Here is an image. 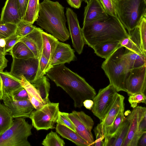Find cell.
<instances>
[{
    "label": "cell",
    "instance_id": "6da1fadb",
    "mask_svg": "<svg viewBox=\"0 0 146 146\" xmlns=\"http://www.w3.org/2000/svg\"><path fill=\"white\" fill-rule=\"evenodd\" d=\"M47 76L62 88L73 99L75 108H81L86 100H93L96 94L94 88L85 80L64 64L52 67Z\"/></svg>",
    "mask_w": 146,
    "mask_h": 146
},
{
    "label": "cell",
    "instance_id": "f546056e",
    "mask_svg": "<svg viewBox=\"0 0 146 146\" xmlns=\"http://www.w3.org/2000/svg\"><path fill=\"white\" fill-rule=\"evenodd\" d=\"M39 9V0H29L25 15L22 20L33 24L37 19Z\"/></svg>",
    "mask_w": 146,
    "mask_h": 146
},
{
    "label": "cell",
    "instance_id": "4dcf8cb0",
    "mask_svg": "<svg viewBox=\"0 0 146 146\" xmlns=\"http://www.w3.org/2000/svg\"><path fill=\"white\" fill-rule=\"evenodd\" d=\"M42 144L44 146H64L65 143L56 133L51 131L47 135Z\"/></svg>",
    "mask_w": 146,
    "mask_h": 146
},
{
    "label": "cell",
    "instance_id": "4fadbf2b",
    "mask_svg": "<svg viewBox=\"0 0 146 146\" xmlns=\"http://www.w3.org/2000/svg\"><path fill=\"white\" fill-rule=\"evenodd\" d=\"M66 15L73 46L78 54H81L85 42L77 15L71 9L68 7Z\"/></svg>",
    "mask_w": 146,
    "mask_h": 146
},
{
    "label": "cell",
    "instance_id": "3957f363",
    "mask_svg": "<svg viewBox=\"0 0 146 146\" xmlns=\"http://www.w3.org/2000/svg\"><path fill=\"white\" fill-rule=\"evenodd\" d=\"M64 7L57 1L43 0L40 3L36 24L58 40L64 42L70 36L66 23Z\"/></svg>",
    "mask_w": 146,
    "mask_h": 146
},
{
    "label": "cell",
    "instance_id": "83f0119b",
    "mask_svg": "<svg viewBox=\"0 0 146 146\" xmlns=\"http://www.w3.org/2000/svg\"><path fill=\"white\" fill-rule=\"evenodd\" d=\"M13 119L11 110L0 102V135L11 126Z\"/></svg>",
    "mask_w": 146,
    "mask_h": 146
},
{
    "label": "cell",
    "instance_id": "52a82bcc",
    "mask_svg": "<svg viewBox=\"0 0 146 146\" xmlns=\"http://www.w3.org/2000/svg\"><path fill=\"white\" fill-rule=\"evenodd\" d=\"M59 111V103L50 102L38 110H33L29 117L32 125L37 131L55 128Z\"/></svg>",
    "mask_w": 146,
    "mask_h": 146
},
{
    "label": "cell",
    "instance_id": "d6a6232c",
    "mask_svg": "<svg viewBox=\"0 0 146 146\" xmlns=\"http://www.w3.org/2000/svg\"><path fill=\"white\" fill-rule=\"evenodd\" d=\"M51 68L48 60L42 53L34 82L44 76Z\"/></svg>",
    "mask_w": 146,
    "mask_h": 146
},
{
    "label": "cell",
    "instance_id": "1f68e13d",
    "mask_svg": "<svg viewBox=\"0 0 146 146\" xmlns=\"http://www.w3.org/2000/svg\"><path fill=\"white\" fill-rule=\"evenodd\" d=\"M17 24L0 22V38L6 39L16 33Z\"/></svg>",
    "mask_w": 146,
    "mask_h": 146
},
{
    "label": "cell",
    "instance_id": "2e32d148",
    "mask_svg": "<svg viewBox=\"0 0 146 146\" xmlns=\"http://www.w3.org/2000/svg\"><path fill=\"white\" fill-rule=\"evenodd\" d=\"M124 99L123 96L117 93L111 107L100 123L105 136L107 135L117 115L121 110H124Z\"/></svg>",
    "mask_w": 146,
    "mask_h": 146
},
{
    "label": "cell",
    "instance_id": "9c48e42d",
    "mask_svg": "<svg viewBox=\"0 0 146 146\" xmlns=\"http://www.w3.org/2000/svg\"><path fill=\"white\" fill-rule=\"evenodd\" d=\"M39 61L35 58L27 59L13 58L10 73L19 79L23 75L31 84L33 83L36 76Z\"/></svg>",
    "mask_w": 146,
    "mask_h": 146
},
{
    "label": "cell",
    "instance_id": "7402d4cb",
    "mask_svg": "<svg viewBox=\"0 0 146 146\" xmlns=\"http://www.w3.org/2000/svg\"><path fill=\"white\" fill-rule=\"evenodd\" d=\"M42 53L48 60L51 66V62L58 40L51 34L43 31L42 32Z\"/></svg>",
    "mask_w": 146,
    "mask_h": 146
},
{
    "label": "cell",
    "instance_id": "816d5d0a",
    "mask_svg": "<svg viewBox=\"0 0 146 146\" xmlns=\"http://www.w3.org/2000/svg\"><path fill=\"white\" fill-rule=\"evenodd\" d=\"M6 54H7L5 52L4 50L0 47V55L5 56Z\"/></svg>",
    "mask_w": 146,
    "mask_h": 146
},
{
    "label": "cell",
    "instance_id": "e0dca14e",
    "mask_svg": "<svg viewBox=\"0 0 146 146\" xmlns=\"http://www.w3.org/2000/svg\"><path fill=\"white\" fill-rule=\"evenodd\" d=\"M42 29L36 27L32 32L22 37L20 40L27 46L39 61L42 54Z\"/></svg>",
    "mask_w": 146,
    "mask_h": 146
},
{
    "label": "cell",
    "instance_id": "7bdbcfd3",
    "mask_svg": "<svg viewBox=\"0 0 146 146\" xmlns=\"http://www.w3.org/2000/svg\"><path fill=\"white\" fill-rule=\"evenodd\" d=\"M13 97L14 100H29L27 92L23 87L15 92Z\"/></svg>",
    "mask_w": 146,
    "mask_h": 146
},
{
    "label": "cell",
    "instance_id": "7c38bea8",
    "mask_svg": "<svg viewBox=\"0 0 146 146\" xmlns=\"http://www.w3.org/2000/svg\"><path fill=\"white\" fill-rule=\"evenodd\" d=\"M146 64L130 69L126 78L125 86L128 95L144 93L146 87Z\"/></svg>",
    "mask_w": 146,
    "mask_h": 146
},
{
    "label": "cell",
    "instance_id": "b9f144b4",
    "mask_svg": "<svg viewBox=\"0 0 146 146\" xmlns=\"http://www.w3.org/2000/svg\"><path fill=\"white\" fill-rule=\"evenodd\" d=\"M94 131L96 137L94 141L95 146H104L105 135L102 131L101 125L98 124L94 129Z\"/></svg>",
    "mask_w": 146,
    "mask_h": 146
},
{
    "label": "cell",
    "instance_id": "9a60e30c",
    "mask_svg": "<svg viewBox=\"0 0 146 146\" xmlns=\"http://www.w3.org/2000/svg\"><path fill=\"white\" fill-rule=\"evenodd\" d=\"M2 100L5 105L11 111L13 118H29L35 109L29 100H14L13 96H9Z\"/></svg>",
    "mask_w": 146,
    "mask_h": 146
},
{
    "label": "cell",
    "instance_id": "30bf717a",
    "mask_svg": "<svg viewBox=\"0 0 146 146\" xmlns=\"http://www.w3.org/2000/svg\"><path fill=\"white\" fill-rule=\"evenodd\" d=\"M68 115L74 125L76 132L91 146L94 145L92 132L94 123L91 117L82 111L74 110Z\"/></svg>",
    "mask_w": 146,
    "mask_h": 146
},
{
    "label": "cell",
    "instance_id": "681fc988",
    "mask_svg": "<svg viewBox=\"0 0 146 146\" xmlns=\"http://www.w3.org/2000/svg\"><path fill=\"white\" fill-rule=\"evenodd\" d=\"M138 145L140 146H146V133H143L140 139ZM140 140V139H139Z\"/></svg>",
    "mask_w": 146,
    "mask_h": 146
},
{
    "label": "cell",
    "instance_id": "c3c4849f",
    "mask_svg": "<svg viewBox=\"0 0 146 146\" xmlns=\"http://www.w3.org/2000/svg\"><path fill=\"white\" fill-rule=\"evenodd\" d=\"M93 104V102L92 100L87 99L84 100L83 102V105L87 109L91 110Z\"/></svg>",
    "mask_w": 146,
    "mask_h": 146
},
{
    "label": "cell",
    "instance_id": "44dd1931",
    "mask_svg": "<svg viewBox=\"0 0 146 146\" xmlns=\"http://www.w3.org/2000/svg\"><path fill=\"white\" fill-rule=\"evenodd\" d=\"M129 37L143 53H146V16L139 25L129 33Z\"/></svg>",
    "mask_w": 146,
    "mask_h": 146
},
{
    "label": "cell",
    "instance_id": "f6af8a7d",
    "mask_svg": "<svg viewBox=\"0 0 146 146\" xmlns=\"http://www.w3.org/2000/svg\"><path fill=\"white\" fill-rule=\"evenodd\" d=\"M29 100L36 110H38L45 104L34 96L28 95Z\"/></svg>",
    "mask_w": 146,
    "mask_h": 146
},
{
    "label": "cell",
    "instance_id": "f5cc1de1",
    "mask_svg": "<svg viewBox=\"0 0 146 146\" xmlns=\"http://www.w3.org/2000/svg\"><path fill=\"white\" fill-rule=\"evenodd\" d=\"M91 0H84V1L88 4L90 2Z\"/></svg>",
    "mask_w": 146,
    "mask_h": 146
},
{
    "label": "cell",
    "instance_id": "8d00e7d4",
    "mask_svg": "<svg viewBox=\"0 0 146 146\" xmlns=\"http://www.w3.org/2000/svg\"><path fill=\"white\" fill-rule=\"evenodd\" d=\"M99 0L109 15L119 19L113 0Z\"/></svg>",
    "mask_w": 146,
    "mask_h": 146
},
{
    "label": "cell",
    "instance_id": "ee69618b",
    "mask_svg": "<svg viewBox=\"0 0 146 146\" xmlns=\"http://www.w3.org/2000/svg\"><path fill=\"white\" fill-rule=\"evenodd\" d=\"M29 0H18L19 13L21 20L25 15Z\"/></svg>",
    "mask_w": 146,
    "mask_h": 146
},
{
    "label": "cell",
    "instance_id": "277c9868",
    "mask_svg": "<svg viewBox=\"0 0 146 146\" xmlns=\"http://www.w3.org/2000/svg\"><path fill=\"white\" fill-rule=\"evenodd\" d=\"M125 48L120 46L102 63L101 67L117 92H126L125 82L130 70L127 62L123 55Z\"/></svg>",
    "mask_w": 146,
    "mask_h": 146
},
{
    "label": "cell",
    "instance_id": "ab89813d",
    "mask_svg": "<svg viewBox=\"0 0 146 146\" xmlns=\"http://www.w3.org/2000/svg\"><path fill=\"white\" fill-rule=\"evenodd\" d=\"M120 44L121 46L132 51L138 53H143L130 38L129 36L122 39L120 41Z\"/></svg>",
    "mask_w": 146,
    "mask_h": 146
},
{
    "label": "cell",
    "instance_id": "e575fe53",
    "mask_svg": "<svg viewBox=\"0 0 146 146\" xmlns=\"http://www.w3.org/2000/svg\"><path fill=\"white\" fill-rule=\"evenodd\" d=\"M17 26L16 34L22 37L28 35L36 28V26L23 20L18 23Z\"/></svg>",
    "mask_w": 146,
    "mask_h": 146
},
{
    "label": "cell",
    "instance_id": "db71d44e",
    "mask_svg": "<svg viewBox=\"0 0 146 146\" xmlns=\"http://www.w3.org/2000/svg\"><path fill=\"white\" fill-rule=\"evenodd\" d=\"M114 1H116L117 0H113Z\"/></svg>",
    "mask_w": 146,
    "mask_h": 146
},
{
    "label": "cell",
    "instance_id": "f1b7e54d",
    "mask_svg": "<svg viewBox=\"0 0 146 146\" xmlns=\"http://www.w3.org/2000/svg\"><path fill=\"white\" fill-rule=\"evenodd\" d=\"M13 58L27 59L35 58L29 48L23 42L19 41L13 47L9 52Z\"/></svg>",
    "mask_w": 146,
    "mask_h": 146
},
{
    "label": "cell",
    "instance_id": "7a4b0ae2",
    "mask_svg": "<svg viewBox=\"0 0 146 146\" xmlns=\"http://www.w3.org/2000/svg\"><path fill=\"white\" fill-rule=\"evenodd\" d=\"M85 44L92 48L104 42L120 41L129 35L119 19L109 16L105 19L83 24Z\"/></svg>",
    "mask_w": 146,
    "mask_h": 146
},
{
    "label": "cell",
    "instance_id": "836d02e7",
    "mask_svg": "<svg viewBox=\"0 0 146 146\" xmlns=\"http://www.w3.org/2000/svg\"><path fill=\"white\" fill-rule=\"evenodd\" d=\"M124 110H121L117 115L107 135L105 136L112 137L117 133L125 118Z\"/></svg>",
    "mask_w": 146,
    "mask_h": 146
},
{
    "label": "cell",
    "instance_id": "74e56055",
    "mask_svg": "<svg viewBox=\"0 0 146 146\" xmlns=\"http://www.w3.org/2000/svg\"><path fill=\"white\" fill-rule=\"evenodd\" d=\"M68 113L59 111L56 122L63 125L76 132L74 125L68 117Z\"/></svg>",
    "mask_w": 146,
    "mask_h": 146
},
{
    "label": "cell",
    "instance_id": "d4e9b609",
    "mask_svg": "<svg viewBox=\"0 0 146 146\" xmlns=\"http://www.w3.org/2000/svg\"><path fill=\"white\" fill-rule=\"evenodd\" d=\"M120 42L117 40L104 42L95 46L93 49L98 56L106 59L120 46Z\"/></svg>",
    "mask_w": 146,
    "mask_h": 146
},
{
    "label": "cell",
    "instance_id": "5bb4252c",
    "mask_svg": "<svg viewBox=\"0 0 146 146\" xmlns=\"http://www.w3.org/2000/svg\"><path fill=\"white\" fill-rule=\"evenodd\" d=\"M19 79L10 72L0 71V101L13 94L23 87Z\"/></svg>",
    "mask_w": 146,
    "mask_h": 146
},
{
    "label": "cell",
    "instance_id": "d6986e66",
    "mask_svg": "<svg viewBox=\"0 0 146 146\" xmlns=\"http://www.w3.org/2000/svg\"><path fill=\"white\" fill-rule=\"evenodd\" d=\"M83 24L108 18L106 13L99 0H91L85 7Z\"/></svg>",
    "mask_w": 146,
    "mask_h": 146
},
{
    "label": "cell",
    "instance_id": "8fae6325",
    "mask_svg": "<svg viewBox=\"0 0 146 146\" xmlns=\"http://www.w3.org/2000/svg\"><path fill=\"white\" fill-rule=\"evenodd\" d=\"M145 113L146 108L138 106L133 108L128 115L127 117L130 121V126L127 136L122 146H137L140 139L144 133L140 132L139 127L140 120Z\"/></svg>",
    "mask_w": 146,
    "mask_h": 146
},
{
    "label": "cell",
    "instance_id": "484cf974",
    "mask_svg": "<svg viewBox=\"0 0 146 146\" xmlns=\"http://www.w3.org/2000/svg\"><path fill=\"white\" fill-rule=\"evenodd\" d=\"M123 55L127 62L130 69L146 64V54L137 53L125 48Z\"/></svg>",
    "mask_w": 146,
    "mask_h": 146
},
{
    "label": "cell",
    "instance_id": "d590c367",
    "mask_svg": "<svg viewBox=\"0 0 146 146\" xmlns=\"http://www.w3.org/2000/svg\"><path fill=\"white\" fill-rule=\"evenodd\" d=\"M19 81L22 86L26 90L28 94L34 96L45 104L36 90L33 85L28 81L23 75H22Z\"/></svg>",
    "mask_w": 146,
    "mask_h": 146
},
{
    "label": "cell",
    "instance_id": "ffe728a7",
    "mask_svg": "<svg viewBox=\"0 0 146 146\" xmlns=\"http://www.w3.org/2000/svg\"><path fill=\"white\" fill-rule=\"evenodd\" d=\"M21 20L19 13L18 0H6L2 9L0 22L17 24Z\"/></svg>",
    "mask_w": 146,
    "mask_h": 146
},
{
    "label": "cell",
    "instance_id": "5b68a950",
    "mask_svg": "<svg viewBox=\"0 0 146 146\" xmlns=\"http://www.w3.org/2000/svg\"><path fill=\"white\" fill-rule=\"evenodd\" d=\"M121 23L129 33L146 16V0H117L114 1Z\"/></svg>",
    "mask_w": 146,
    "mask_h": 146
},
{
    "label": "cell",
    "instance_id": "603a6c76",
    "mask_svg": "<svg viewBox=\"0 0 146 146\" xmlns=\"http://www.w3.org/2000/svg\"><path fill=\"white\" fill-rule=\"evenodd\" d=\"M56 130V132L62 137L71 141L77 146H91L76 132L63 125L57 123Z\"/></svg>",
    "mask_w": 146,
    "mask_h": 146
},
{
    "label": "cell",
    "instance_id": "ba28073f",
    "mask_svg": "<svg viewBox=\"0 0 146 146\" xmlns=\"http://www.w3.org/2000/svg\"><path fill=\"white\" fill-rule=\"evenodd\" d=\"M117 92L114 87L110 84L106 87L100 89L93 99L92 111L101 121L111 107Z\"/></svg>",
    "mask_w": 146,
    "mask_h": 146
},
{
    "label": "cell",
    "instance_id": "8992f818",
    "mask_svg": "<svg viewBox=\"0 0 146 146\" xmlns=\"http://www.w3.org/2000/svg\"><path fill=\"white\" fill-rule=\"evenodd\" d=\"M11 126L0 135V146H31L28 137L33 125L25 118H15Z\"/></svg>",
    "mask_w": 146,
    "mask_h": 146
},
{
    "label": "cell",
    "instance_id": "4316f807",
    "mask_svg": "<svg viewBox=\"0 0 146 146\" xmlns=\"http://www.w3.org/2000/svg\"><path fill=\"white\" fill-rule=\"evenodd\" d=\"M31 84L35 88L45 104L50 102L49 98L50 84L46 76H44Z\"/></svg>",
    "mask_w": 146,
    "mask_h": 146
},
{
    "label": "cell",
    "instance_id": "f907efd6",
    "mask_svg": "<svg viewBox=\"0 0 146 146\" xmlns=\"http://www.w3.org/2000/svg\"><path fill=\"white\" fill-rule=\"evenodd\" d=\"M5 43L6 42L5 39L1 38H0V47L4 50Z\"/></svg>",
    "mask_w": 146,
    "mask_h": 146
},
{
    "label": "cell",
    "instance_id": "cb8c5ba5",
    "mask_svg": "<svg viewBox=\"0 0 146 146\" xmlns=\"http://www.w3.org/2000/svg\"><path fill=\"white\" fill-rule=\"evenodd\" d=\"M130 124L129 120L127 117L114 136L111 137L107 136V146H122L128 133Z\"/></svg>",
    "mask_w": 146,
    "mask_h": 146
},
{
    "label": "cell",
    "instance_id": "bcb514c9",
    "mask_svg": "<svg viewBox=\"0 0 146 146\" xmlns=\"http://www.w3.org/2000/svg\"><path fill=\"white\" fill-rule=\"evenodd\" d=\"M84 0H67L68 4L72 7L79 9Z\"/></svg>",
    "mask_w": 146,
    "mask_h": 146
},
{
    "label": "cell",
    "instance_id": "60d3db41",
    "mask_svg": "<svg viewBox=\"0 0 146 146\" xmlns=\"http://www.w3.org/2000/svg\"><path fill=\"white\" fill-rule=\"evenodd\" d=\"M22 37L16 33L5 39L6 43L4 49L5 52L7 54V53L9 52L13 46L19 41Z\"/></svg>",
    "mask_w": 146,
    "mask_h": 146
},
{
    "label": "cell",
    "instance_id": "f35d334b",
    "mask_svg": "<svg viewBox=\"0 0 146 146\" xmlns=\"http://www.w3.org/2000/svg\"><path fill=\"white\" fill-rule=\"evenodd\" d=\"M128 100L131 106L134 108L137 106L138 103H146V97L144 93H135L129 95Z\"/></svg>",
    "mask_w": 146,
    "mask_h": 146
},
{
    "label": "cell",
    "instance_id": "ac0fdd59",
    "mask_svg": "<svg viewBox=\"0 0 146 146\" xmlns=\"http://www.w3.org/2000/svg\"><path fill=\"white\" fill-rule=\"evenodd\" d=\"M75 59L74 51L70 45L58 40L51 66L52 67L66 63H70Z\"/></svg>",
    "mask_w": 146,
    "mask_h": 146
},
{
    "label": "cell",
    "instance_id": "7dc6e473",
    "mask_svg": "<svg viewBox=\"0 0 146 146\" xmlns=\"http://www.w3.org/2000/svg\"><path fill=\"white\" fill-rule=\"evenodd\" d=\"M8 60L5 56L0 55V71H3L7 66Z\"/></svg>",
    "mask_w": 146,
    "mask_h": 146
}]
</instances>
